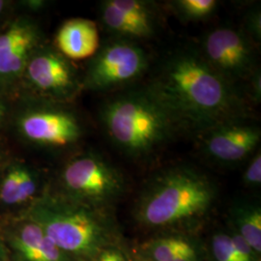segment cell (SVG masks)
I'll list each match as a JSON object with an SVG mask.
<instances>
[{
	"mask_svg": "<svg viewBox=\"0 0 261 261\" xmlns=\"http://www.w3.org/2000/svg\"><path fill=\"white\" fill-rule=\"evenodd\" d=\"M146 87L183 130L196 135L250 118L247 97L236 84L215 71L197 48H180L168 55Z\"/></svg>",
	"mask_w": 261,
	"mask_h": 261,
	"instance_id": "1",
	"label": "cell"
},
{
	"mask_svg": "<svg viewBox=\"0 0 261 261\" xmlns=\"http://www.w3.org/2000/svg\"><path fill=\"white\" fill-rule=\"evenodd\" d=\"M42 45L40 28L28 16H19L0 27V94L23 79L30 57Z\"/></svg>",
	"mask_w": 261,
	"mask_h": 261,
	"instance_id": "9",
	"label": "cell"
},
{
	"mask_svg": "<svg viewBox=\"0 0 261 261\" xmlns=\"http://www.w3.org/2000/svg\"><path fill=\"white\" fill-rule=\"evenodd\" d=\"M206 156L222 164H235L253 154L261 140L259 126L248 120L218 125L199 135Z\"/></svg>",
	"mask_w": 261,
	"mask_h": 261,
	"instance_id": "11",
	"label": "cell"
},
{
	"mask_svg": "<svg viewBox=\"0 0 261 261\" xmlns=\"http://www.w3.org/2000/svg\"><path fill=\"white\" fill-rule=\"evenodd\" d=\"M100 119L112 144L133 160L150 158L184 132L146 86L109 99Z\"/></svg>",
	"mask_w": 261,
	"mask_h": 261,
	"instance_id": "4",
	"label": "cell"
},
{
	"mask_svg": "<svg viewBox=\"0 0 261 261\" xmlns=\"http://www.w3.org/2000/svg\"><path fill=\"white\" fill-rule=\"evenodd\" d=\"M7 113H8L7 106H6V103L2 99H0V127L2 126V124L5 121Z\"/></svg>",
	"mask_w": 261,
	"mask_h": 261,
	"instance_id": "27",
	"label": "cell"
},
{
	"mask_svg": "<svg viewBox=\"0 0 261 261\" xmlns=\"http://www.w3.org/2000/svg\"><path fill=\"white\" fill-rule=\"evenodd\" d=\"M94 261H130L126 248L111 247L103 250Z\"/></svg>",
	"mask_w": 261,
	"mask_h": 261,
	"instance_id": "23",
	"label": "cell"
},
{
	"mask_svg": "<svg viewBox=\"0 0 261 261\" xmlns=\"http://www.w3.org/2000/svg\"><path fill=\"white\" fill-rule=\"evenodd\" d=\"M24 5L28 6L29 10H40L46 5V2L45 1H28V2H24Z\"/></svg>",
	"mask_w": 261,
	"mask_h": 261,
	"instance_id": "26",
	"label": "cell"
},
{
	"mask_svg": "<svg viewBox=\"0 0 261 261\" xmlns=\"http://www.w3.org/2000/svg\"><path fill=\"white\" fill-rule=\"evenodd\" d=\"M126 190V180L118 168L100 154L85 152L66 163L58 191L84 204L113 209Z\"/></svg>",
	"mask_w": 261,
	"mask_h": 261,
	"instance_id": "5",
	"label": "cell"
},
{
	"mask_svg": "<svg viewBox=\"0 0 261 261\" xmlns=\"http://www.w3.org/2000/svg\"><path fill=\"white\" fill-rule=\"evenodd\" d=\"M217 197V186L204 172L189 165L171 166L142 187L133 216L146 230L191 233L211 214Z\"/></svg>",
	"mask_w": 261,
	"mask_h": 261,
	"instance_id": "2",
	"label": "cell"
},
{
	"mask_svg": "<svg viewBox=\"0 0 261 261\" xmlns=\"http://www.w3.org/2000/svg\"><path fill=\"white\" fill-rule=\"evenodd\" d=\"M209 258L211 261H241L234 250L227 232H215L209 244Z\"/></svg>",
	"mask_w": 261,
	"mask_h": 261,
	"instance_id": "19",
	"label": "cell"
},
{
	"mask_svg": "<svg viewBox=\"0 0 261 261\" xmlns=\"http://www.w3.org/2000/svg\"><path fill=\"white\" fill-rule=\"evenodd\" d=\"M230 227L261 255V208L250 201L235 202L229 209Z\"/></svg>",
	"mask_w": 261,
	"mask_h": 261,
	"instance_id": "17",
	"label": "cell"
},
{
	"mask_svg": "<svg viewBox=\"0 0 261 261\" xmlns=\"http://www.w3.org/2000/svg\"><path fill=\"white\" fill-rule=\"evenodd\" d=\"M11 6V2L0 0V19L5 16V14L8 12L9 7Z\"/></svg>",
	"mask_w": 261,
	"mask_h": 261,
	"instance_id": "28",
	"label": "cell"
},
{
	"mask_svg": "<svg viewBox=\"0 0 261 261\" xmlns=\"http://www.w3.org/2000/svg\"><path fill=\"white\" fill-rule=\"evenodd\" d=\"M2 238L15 261H74L25 216L7 227Z\"/></svg>",
	"mask_w": 261,
	"mask_h": 261,
	"instance_id": "13",
	"label": "cell"
},
{
	"mask_svg": "<svg viewBox=\"0 0 261 261\" xmlns=\"http://www.w3.org/2000/svg\"><path fill=\"white\" fill-rule=\"evenodd\" d=\"M1 161H2V155H1V153H0V165H1Z\"/></svg>",
	"mask_w": 261,
	"mask_h": 261,
	"instance_id": "29",
	"label": "cell"
},
{
	"mask_svg": "<svg viewBox=\"0 0 261 261\" xmlns=\"http://www.w3.org/2000/svg\"><path fill=\"white\" fill-rule=\"evenodd\" d=\"M216 0H176L170 3L180 19L199 21L211 17L218 7Z\"/></svg>",
	"mask_w": 261,
	"mask_h": 261,
	"instance_id": "18",
	"label": "cell"
},
{
	"mask_svg": "<svg viewBox=\"0 0 261 261\" xmlns=\"http://www.w3.org/2000/svg\"><path fill=\"white\" fill-rule=\"evenodd\" d=\"M249 84V100L251 102L258 105L261 100V73L259 68H257L252 75L247 81Z\"/></svg>",
	"mask_w": 261,
	"mask_h": 261,
	"instance_id": "22",
	"label": "cell"
},
{
	"mask_svg": "<svg viewBox=\"0 0 261 261\" xmlns=\"http://www.w3.org/2000/svg\"><path fill=\"white\" fill-rule=\"evenodd\" d=\"M197 49L215 71L236 85L248 81L259 68L254 43L242 28L229 25L213 28L203 35Z\"/></svg>",
	"mask_w": 261,
	"mask_h": 261,
	"instance_id": "7",
	"label": "cell"
},
{
	"mask_svg": "<svg viewBox=\"0 0 261 261\" xmlns=\"http://www.w3.org/2000/svg\"><path fill=\"white\" fill-rule=\"evenodd\" d=\"M24 140L47 148H67L83 136V127L74 112L56 106L28 109L18 120Z\"/></svg>",
	"mask_w": 261,
	"mask_h": 261,
	"instance_id": "10",
	"label": "cell"
},
{
	"mask_svg": "<svg viewBox=\"0 0 261 261\" xmlns=\"http://www.w3.org/2000/svg\"><path fill=\"white\" fill-rule=\"evenodd\" d=\"M100 16L103 27L116 38L138 42L154 37L159 28L155 3L145 0H106Z\"/></svg>",
	"mask_w": 261,
	"mask_h": 261,
	"instance_id": "12",
	"label": "cell"
},
{
	"mask_svg": "<svg viewBox=\"0 0 261 261\" xmlns=\"http://www.w3.org/2000/svg\"><path fill=\"white\" fill-rule=\"evenodd\" d=\"M243 182L245 185L257 188L261 184V154L260 150H256L245 169L243 175Z\"/></svg>",
	"mask_w": 261,
	"mask_h": 261,
	"instance_id": "21",
	"label": "cell"
},
{
	"mask_svg": "<svg viewBox=\"0 0 261 261\" xmlns=\"http://www.w3.org/2000/svg\"><path fill=\"white\" fill-rule=\"evenodd\" d=\"M23 77L37 93L56 103L72 101L84 87L71 61L44 44L30 57Z\"/></svg>",
	"mask_w": 261,
	"mask_h": 261,
	"instance_id": "8",
	"label": "cell"
},
{
	"mask_svg": "<svg viewBox=\"0 0 261 261\" xmlns=\"http://www.w3.org/2000/svg\"><path fill=\"white\" fill-rule=\"evenodd\" d=\"M245 33L252 39L254 44H259L261 41V13L259 6H254L249 10L245 16L244 28Z\"/></svg>",
	"mask_w": 261,
	"mask_h": 261,
	"instance_id": "20",
	"label": "cell"
},
{
	"mask_svg": "<svg viewBox=\"0 0 261 261\" xmlns=\"http://www.w3.org/2000/svg\"><path fill=\"white\" fill-rule=\"evenodd\" d=\"M148 66V56L137 42L113 38L91 57L83 86L96 92L112 91L138 81Z\"/></svg>",
	"mask_w": 261,
	"mask_h": 261,
	"instance_id": "6",
	"label": "cell"
},
{
	"mask_svg": "<svg viewBox=\"0 0 261 261\" xmlns=\"http://www.w3.org/2000/svg\"><path fill=\"white\" fill-rule=\"evenodd\" d=\"M205 254L206 253H201V254L186 255V256H181V257L169 261H204L205 260Z\"/></svg>",
	"mask_w": 261,
	"mask_h": 261,
	"instance_id": "25",
	"label": "cell"
},
{
	"mask_svg": "<svg viewBox=\"0 0 261 261\" xmlns=\"http://www.w3.org/2000/svg\"><path fill=\"white\" fill-rule=\"evenodd\" d=\"M39 189L37 172L21 162H13L0 178V203L7 207L30 205L40 196Z\"/></svg>",
	"mask_w": 261,
	"mask_h": 261,
	"instance_id": "15",
	"label": "cell"
},
{
	"mask_svg": "<svg viewBox=\"0 0 261 261\" xmlns=\"http://www.w3.org/2000/svg\"><path fill=\"white\" fill-rule=\"evenodd\" d=\"M56 49L69 60L92 57L100 47L98 28L90 19H68L56 33Z\"/></svg>",
	"mask_w": 261,
	"mask_h": 261,
	"instance_id": "14",
	"label": "cell"
},
{
	"mask_svg": "<svg viewBox=\"0 0 261 261\" xmlns=\"http://www.w3.org/2000/svg\"><path fill=\"white\" fill-rule=\"evenodd\" d=\"M74 261H94L103 250L124 247L113 209L87 205L57 191H45L23 214Z\"/></svg>",
	"mask_w": 261,
	"mask_h": 261,
	"instance_id": "3",
	"label": "cell"
},
{
	"mask_svg": "<svg viewBox=\"0 0 261 261\" xmlns=\"http://www.w3.org/2000/svg\"><path fill=\"white\" fill-rule=\"evenodd\" d=\"M10 253L3 238L0 237V261H9Z\"/></svg>",
	"mask_w": 261,
	"mask_h": 261,
	"instance_id": "24",
	"label": "cell"
},
{
	"mask_svg": "<svg viewBox=\"0 0 261 261\" xmlns=\"http://www.w3.org/2000/svg\"><path fill=\"white\" fill-rule=\"evenodd\" d=\"M205 252L190 233L162 232L140 245L138 255L139 261H169Z\"/></svg>",
	"mask_w": 261,
	"mask_h": 261,
	"instance_id": "16",
	"label": "cell"
}]
</instances>
